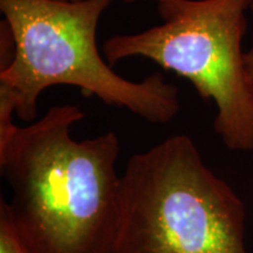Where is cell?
Returning <instances> with one entry per match:
<instances>
[{
	"mask_svg": "<svg viewBox=\"0 0 253 253\" xmlns=\"http://www.w3.org/2000/svg\"><path fill=\"white\" fill-rule=\"evenodd\" d=\"M84 118L61 104L19 126L0 147L11 219L31 253H114L121 212L120 140L114 131L78 141Z\"/></svg>",
	"mask_w": 253,
	"mask_h": 253,
	"instance_id": "1",
	"label": "cell"
},
{
	"mask_svg": "<svg viewBox=\"0 0 253 253\" xmlns=\"http://www.w3.org/2000/svg\"><path fill=\"white\" fill-rule=\"evenodd\" d=\"M113 0H0L11 28L14 55L0 63V90L11 95L15 115L36 121L38 100L47 88L73 86L108 106L145 121L169 123L181 109L178 88L161 73L126 80L100 54L96 32Z\"/></svg>",
	"mask_w": 253,
	"mask_h": 253,
	"instance_id": "2",
	"label": "cell"
},
{
	"mask_svg": "<svg viewBox=\"0 0 253 253\" xmlns=\"http://www.w3.org/2000/svg\"><path fill=\"white\" fill-rule=\"evenodd\" d=\"M245 205L186 135L132 155L114 253H249Z\"/></svg>",
	"mask_w": 253,
	"mask_h": 253,
	"instance_id": "3",
	"label": "cell"
},
{
	"mask_svg": "<svg viewBox=\"0 0 253 253\" xmlns=\"http://www.w3.org/2000/svg\"><path fill=\"white\" fill-rule=\"evenodd\" d=\"M253 0H160L162 24L104 41L110 66L142 56L191 82L217 107L213 126L227 149L253 150V80L243 52Z\"/></svg>",
	"mask_w": 253,
	"mask_h": 253,
	"instance_id": "4",
	"label": "cell"
},
{
	"mask_svg": "<svg viewBox=\"0 0 253 253\" xmlns=\"http://www.w3.org/2000/svg\"><path fill=\"white\" fill-rule=\"evenodd\" d=\"M0 253H31L15 229L4 199L0 202Z\"/></svg>",
	"mask_w": 253,
	"mask_h": 253,
	"instance_id": "5",
	"label": "cell"
},
{
	"mask_svg": "<svg viewBox=\"0 0 253 253\" xmlns=\"http://www.w3.org/2000/svg\"><path fill=\"white\" fill-rule=\"evenodd\" d=\"M250 9H251V12L253 14V1H252ZM245 65H246V68H248L250 77H251L253 80V46H252V48L249 50V52L245 53Z\"/></svg>",
	"mask_w": 253,
	"mask_h": 253,
	"instance_id": "6",
	"label": "cell"
},
{
	"mask_svg": "<svg viewBox=\"0 0 253 253\" xmlns=\"http://www.w3.org/2000/svg\"><path fill=\"white\" fill-rule=\"evenodd\" d=\"M125 2H136V1H147V0H123ZM151 1H156L158 2L160 0H151Z\"/></svg>",
	"mask_w": 253,
	"mask_h": 253,
	"instance_id": "7",
	"label": "cell"
},
{
	"mask_svg": "<svg viewBox=\"0 0 253 253\" xmlns=\"http://www.w3.org/2000/svg\"><path fill=\"white\" fill-rule=\"evenodd\" d=\"M62 1H80V0H62Z\"/></svg>",
	"mask_w": 253,
	"mask_h": 253,
	"instance_id": "8",
	"label": "cell"
}]
</instances>
